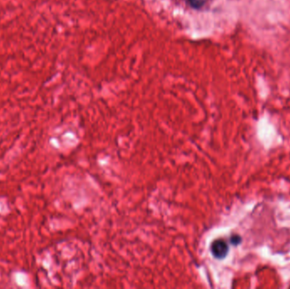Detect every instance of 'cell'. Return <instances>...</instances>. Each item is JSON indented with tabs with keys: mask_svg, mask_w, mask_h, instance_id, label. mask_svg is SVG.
Here are the masks:
<instances>
[{
	"mask_svg": "<svg viewBox=\"0 0 290 289\" xmlns=\"http://www.w3.org/2000/svg\"><path fill=\"white\" fill-rule=\"evenodd\" d=\"M228 251H229V247L224 239L219 238L212 242L211 245V252L212 255L218 260H222L226 257L228 254Z\"/></svg>",
	"mask_w": 290,
	"mask_h": 289,
	"instance_id": "obj_1",
	"label": "cell"
},
{
	"mask_svg": "<svg viewBox=\"0 0 290 289\" xmlns=\"http://www.w3.org/2000/svg\"><path fill=\"white\" fill-rule=\"evenodd\" d=\"M206 1H207V0H188L189 4H190L193 8H195V9L201 8V7L206 3Z\"/></svg>",
	"mask_w": 290,
	"mask_h": 289,
	"instance_id": "obj_2",
	"label": "cell"
},
{
	"mask_svg": "<svg viewBox=\"0 0 290 289\" xmlns=\"http://www.w3.org/2000/svg\"><path fill=\"white\" fill-rule=\"evenodd\" d=\"M241 243V237L239 236H232L231 237V243L234 244V245H238Z\"/></svg>",
	"mask_w": 290,
	"mask_h": 289,
	"instance_id": "obj_3",
	"label": "cell"
}]
</instances>
